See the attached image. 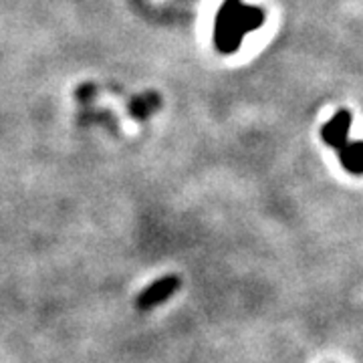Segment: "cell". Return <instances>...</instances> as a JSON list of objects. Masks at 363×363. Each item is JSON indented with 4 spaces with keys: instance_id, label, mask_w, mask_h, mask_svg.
I'll use <instances>...</instances> for the list:
<instances>
[{
    "instance_id": "cell-1",
    "label": "cell",
    "mask_w": 363,
    "mask_h": 363,
    "mask_svg": "<svg viewBox=\"0 0 363 363\" xmlns=\"http://www.w3.org/2000/svg\"><path fill=\"white\" fill-rule=\"evenodd\" d=\"M262 23V13L257 9H247L240 0H228L218 18V45L222 51H234L242 35L257 28Z\"/></svg>"
},
{
    "instance_id": "cell-2",
    "label": "cell",
    "mask_w": 363,
    "mask_h": 363,
    "mask_svg": "<svg viewBox=\"0 0 363 363\" xmlns=\"http://www.w3.org/2000/svg\"><path fill=\"white\" fill-rule=\"evenodd\" d=\"M180 286V277H176V274H168V277H164V279H157V281H154L152 285L147 286V289H143L142 293L138 295V298H135L138 311H150V309H154L157 305H162V303L168 301Z\"/></svg>"
},
{
    "instance_id": "cell-3",
    "label": "cell",
    "mask_w": 363,
    "mask_h": 363,
    "mask_svg": "<svg viewBox=\"0 0 363 363\" xmlns=\"http://www.w3.org/2000/svg\"><path fill=\"white\" fill-rule=\"evenodd\" d=\"M351 128V113L345 109H339L335 116L331 117L323 128H321V140H323L329 147H333L335 152H339L345 143L350 142L347 135H350Z\"/></svg>"
},
{
    "instance_id": "cell-4",
    "label": "cell",
    "mask_w": 363,
    "mask_h": 363,
    "mask_svg": "<svg viewBox=\"0 0 363 363\" xmlns=\"http://www.w3.org/2000/svg\"><path fill=\"white\" fill-rule=\"evenodd\" d=\"M341 166L347 169L350 174L362 176L363 174V142L345 143L337 152Z\"/></svg>"
}]
</instances>
